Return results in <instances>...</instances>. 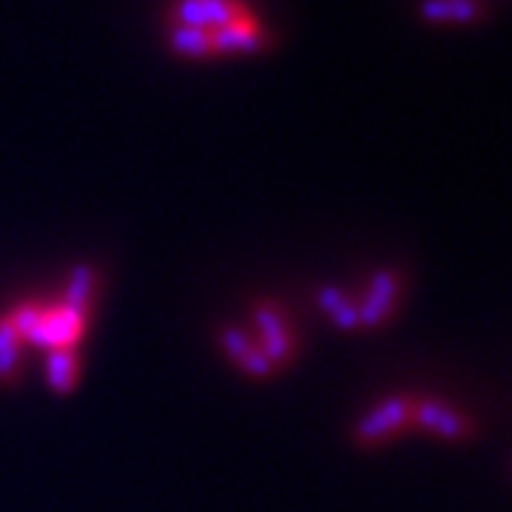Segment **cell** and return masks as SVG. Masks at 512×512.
<instances>
[{
	"instance_id": "obj_1",
	"label": "cell",
	"mask_w": 512,
	"mask_h": 512,
	"mask_svg": "<svg viewBox=\"0 0 512 512\" xmlns=\"http://www.w3.org/2000/svg\"><path fill=\"white\" fill-rule=\"evenodd\" d=\"M411 417H414L411 398H386L371 414H364L355 423V438L364 445H371V442H377V438H386V435L398 432L405 423H411Z\"/></svg>"
},
{
	"instance_id": "obj_2",
	"label": "cell",
	"mask_w": 512,
	"mask_h": 512,
	"mask_svg": "<svg viewBox=\"0 0 512 512\" xmlns=\"http://www.w3.org/2000/svg\"><path fill=\"white\" fill-rule=\"evenodd\" d=\"M176 19L186 28H201V31H213L223 28L229 22L244 19L241 7L235 0H179L176 4Z\"/></svg>"
},
{
	"instance_id": "obj_3",
	"label": "cell",
	"mask_w": 512,
	"mask_h": 512,
	"mask_svg": "<svg viewBox=\"0 0 512 512\" xmlns=\"http://www.w3.org/2000/svg\"><path fill=\"white\" fill-rule=\"evenodd\" d=\"M256 318V331H260V340H263V355L269 358V364L287 361L290 352H294V337H290V327L284 321V315L272 306V303H260L253 312Z\"/></svg>"
},
{
	"instance_id": "obj_4",
	"label": "cell",
	"mask_w": 512,
	"mask_h": 512,
	"mask_svg": "<svg viewBox=\"0 0 512 512\" xmlns=\"http://www.w3.org/2000/svg\"><path fill=\"white\" fill-rule=\"evenodd\" d=\"M411 420L438 438H448V442H460V438L469 435V420L460 417L454 408L442 405V401H414Z\"/></svg>"
},
{
	"instance_id": "obj_5",
	"label": "cell",
	"mask_w": 512,
	"mask_h": 512,
	"mask_svg": "<svg viewBox=\"0 0 512 512\" xmlns=\"http://www.w3.org/2000/svg\"><path fill=\"white\" fill-rule=\"evenodd\" d=\"M398 297V278L392 272H377L368 284V294H364L358 312V327H377L383 318H389L392 306Z\"/></svg>"
},
{
	"instance_id": "obj_6",
	"label": "cell",
	"mask_w": 512,
	"mask_h": 512,
	"mask_svg": "<svg viewBox=\"0 0 512 512\" xmlns=\"http://www.w3.org/2000/svg\"><path fill=\"white\" fill-rule=\"evenodd\" d=\"M78 331H81V312H71L62 306V309L41 312L34 331L28 334V340L44 343L50 349H68V343L78 337Z\"/></svg>"
},
{
	"instance_id": "obj_7",
	"label": "cell",
	"mask_w": 512,
	"mask_h": 512,
	"mask_svg": "<svg viewBox=\"0 0 512 512\" xmlns=\"http://www.w3.org/2000/svg\"><path fill=\"white\" fill-rule=\"evenodd\" d=\"M256 50H263V34L247 19L210 31V53H256Z\"/></svg>"
},
{
	"instance_id": "obj_8",
	"label": "cell",
	"mask_w": 512,
	"mask_h": 512,
	"mask_svg": "<svg viewBox=\"0 0 512 512\" xmlns=\"http://www.w3.org/2000/svg\"><path fill=\"white\" fill-rule=\"evenodd\" d=\"M219 340H223L226 355L238 364L244 374H250V377H269L272 374L269 358L260 349H253L250 340L238 331V327H226V331L219 334Z\"/></svg>"
},
{
	"instance_id": "obj_9",
	"label": "cell",
	"mask_w": 512,
	"mask_h": 512,
	"mask_svg": "<svg viewBox=\"0 0 512 512\" xmlns=\"http://www.w3.org/2000/svg\"><path fill=\"white\" fill-rule=\"evenodd\" d=\"M420 16L429 22H469L479 16L475 0H423Z\"/></svg>"
},
{
	"instance_id": "obj_10",
	"label": "cell",
	"mask_w": 512,
	"mask_h": 512,
	"mask_svg": "<svg viewBox=\"0 0 512 512\" xmlns=\"http://www.w3.org/2000/svg\"><path fill=\"white\" fill-rule=\"evenodd\" d=\"M318 306L324 309V315L331 318L340 331H355L358 327V312H355V306L340 294L337 287H331V284H324L321 290H318Z\"/></svg>"
},
{
	"instance_id": "obj_11",
	"label": "cell",
	"mask_w": 512,
	"mask_h": 512,
	"mask_svg": "<svg viewBox=\"0 0 512 512\" xmlns=\"http://www.w3.org/2000/svg\"><path fill=\"white\" fill-rule=\"evenodd\" d=\"M75 371H78V361L71 355V349H50L47 358V383L56 392H68L75 386Z\"/></svg>"
},
{
	"instance_id": "obj_12",
	"label": "cell",
	"mask_w": 512,
	"mask_h": 512,
	"mask_svg": "<svg viewBox=\"0 0 512 512\" xmlns=\"http://www.w3.org/2000/svg\"><path fill=\"white\" fill-rule=\"evenodd\" d=\"M90 294H93V269L90 266H75L68 275V287H65V309L71 312H81L87 309L90 303Z\"/></svg>"
},
{
	"instance_id": "obj_13",
	"label": "cell",
	"mask_w": 512,
	"mask_h": 512,
	"mask_svg": "<svg viewBox=\"0 0 512 512\" xmlns=\"http://www.w3.org/2000/svg\"><path fill=\"white\" fill-rule=\"evenodd\" d=\"M170 47H173V53H179V56H207V53H210V31L179 25V28H173V34H170Z\"/></svg>"
},
{
	"instance_id": "obj_14",
	"label": "cell",
	"mask_w": 512,
	"mask_h": 512,
	"mask_svg": "<svg viewBox=\"0 0 512 512\" xmlns=\"http://www.w3.org/2000/svg\"><path fill=\"white\" fill-rule=\"evenodd\" d=\"M19 334H16V327L7 321H0V380H10L13 371H16V364H19Z\"/></svg>"
}]
</instances>
